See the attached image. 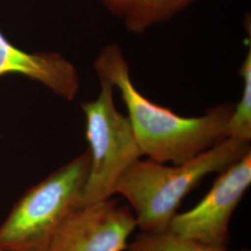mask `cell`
<instances>
[{"instance_id": "6da1fadb", "label": "cell", "mask_w": 251, "mask_h": 251, "mask_svg": "<svg viewBox=\"0 0 251 251\" xmlns=\"http://www.w3.org/2000/svg\"><path fill=\"white\" fill-rule=\"evenodd\" d=\"M100 80L107 81L123 100L135 139L148 159L179 165L228 138L233 103L208 108L199 117H182L143 95L132 81L129 65L118 44L104 47L93 63Z\"/></svg>"}, {"instance_id": "7a4b0ae2", "label": "cell", "mask_w": 251, "mask_h": 251, "mask_svg": "<svg viewBox=\"0 0 251 251\" xmlns=\"http://www.w3.org/2000/svg\"><path fill=\"white\" fill-rule=\"evenodd\" d=\"M250 152L251 143L227 138L179 165L140 158L118 179L115 195L129 202L142 232H163L169 229L182 199L202 179L225 171Z\"/></svg>"}, {"instance_id": "3957f363", "label": "cell", "mask_w": 251, "mask_h": 251, "mask_svg": "<svg viewBox=\"0 0 251 251\" xmlns=\"http://www.w3.org/2000/svg\"><path fill=\"white\" fill-rule=\"evenodd\" d=\"M90 152H82L29 189L0 225V248L47 251L67 217L82 206Z\"/></svg>"}, {"instance_id": "277c9868", "label": "cell", "mask_w": 251, "mask_h": 251, "mask_svg": "<svg viewBox=\"0 0 251 251\" xmlns=\"http://www.w3.org/2000/svg\"><path fill=\"white\" fill-rule=\"evenodd\" d=\"M100 83L97 98L81 104L90 152L82 206L112 198L118 179L143 156L127 117L116 105L114 88L107 81Z\"/></svg>"}, {"instance_id": "5b68a950", "label": "cell", "mask_w": 251, "mask_h": 251, "mask_svg": "<svg viewBox=\"0 0 251 251\" xmlns=\"http://www.w3.org/2000/svg\"><path fill=\"white\" fill-rule=\"evenodd\" d=\"M251 184L250 152L219 173L197 206L174 216L169 230L205 245L227 249L231 218Z\"/></svg>"}, {"instance_id": "8992f818", "label": "cell", "mask_w": 251, "mask_h": 251, "mask_svg": "<svg viewBox=\"0 0 251 251\" xmlns=\"http://www.w3.org/2000/svg\"><path fill=\"white\" fill-rule=\"evenodd\" d=\"M136 227L132 209L108 198L75 209L54 234L47 251H123Z\"/></svg>"}, {"instance_id": "52a82bcc", "label": "cell", "mask_w": 251, "mask_h": 251, "mask_svg": "<svg viewBox=\"0 0 251 251\" xmlns=\"http://www.w3.org/2000/svg\"><path fill=\"white\" fill-rule=\"evenodd\" d=\"M9 74L39 82L68 100L76 97L80 88L76 68L63 55L52 51L27 52L12 45L0 31V76Z\"/></svg>"}, {"instance_id": "ba28073f", "label": "cell", "mask_w": 251, "mask_h": 251, "mask_svg": "<svg viewBox=\"0 0 251 251\" xmlns=\"http://www.w3.org/2000/svg\"><path fill=\"white\" fill-rule=\"evenodd\" d=\"M198 0H133L124 17L126 30L135 35L164 24Z\"/></svg>"}, {"instance_id": "9c48e42d", "label": "cell", "mask_w": 251, "mask_h": 251, "mask_svg": "<svg viewBox=\"0 0 251 251\" xmlns=\"http://www.w3.org/2000/svg\"><path fill=\"white\" fill-rule=\"evenodd\" d=\"M126 250L127 251H232L186 238L171 232L169 229L163 232H142L133 242L126 247Z\"/></svg>"}, {"instance_id": "30bf717a", "label": "cell", "mask_w": 251, "mask_h": 251, "mask_svg": "<svg viewBox=\"0 0 251 251\" xmlns=\"http://www.w3.org/2000/svg\"><path fill=\"white\" fill-rule=\"evenodd\" d=\"M243 80L240 99L233 105L228 123V138L245 143L251 141V47L239 68Z\"/></svg>"}, {"instance_id": "8fae6325", "label": "cell", "mask_w": 251, "mask_h": 251, "mask_svg": "<svg viewBox=\"0 0 251 251\" xmlns=\"http://www.w3.org/2000/svg\"><path fill=\"white\" fill-rule=\"evenodd\" d=\"M104 8L113 15L124 18L133 0H100Z\"/></svg>"}, {"instance_id": "7c38bea8", "label": "cell", "mask_w": 251, "mask_h": 251, "mask_svg": "<svg viewBox=\"0 0 251 251\" xmlns=\"http://www.w3.org/2000/svg\"><path fill=\"white\" fill-rule=\"evenodd\" d=\"M0 251H5V250H3V249H1V248H0Z\"/></svg>"}]
</instances>
